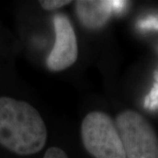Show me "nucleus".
Listing matches in <instances>:
<instances>
[{"instance_id": "1", "label": "nucleus", "mask_w": 158, "mask_h": 158, "mask_svg": "<svg viewBox=\"0 0 158 158\" xmlns=\"http://www.w3.org/2000/svg\"><path fill=\"white\" fill-rule=\"evenodd\" d=\"M48 130L39 112L27 102L0 97V145L19 156H32L45 147Z\"/></svg>"}, {"instance_id": "2", "label": "nucleus", "mask_w": 158, "mask_h": 158, "mask_svg": "<svg viewBox=\"0 0 158 158\" xmlns=\"http://www.w3.org/2000/svg\"><path fill=\"white\" fill-rule=\"evenodd\" d=\"M81 135L86 151L94 158H127L116 124L106 113H88L82 122Z\"/></svg>"}, {"instance_id": "3", "label": "nucleus", "mask_w": 158, "mask_h": 158, "mask_svg": "<svg viewBox=\"0 0 158 158\" xmlns=\"http://www.w3.org/2000/svg\"><path fill=\"white\" fill-rule=\"evenodd\" d=\"M115 124L127 158H158V136L141 114L125 110L116 117Z\"/></svg>"}, {"instance_id": "4", "label": "nucleus", "mask_w": 158, "mask_h": 158, "mask_svg": "<svg viewBox=\"0 0 158 158\" xmlns=\"http://www.w3.org/2000/svg\"><path fill=\"white\" fill-rule=\"evenodd\" d=\"M56 42L47 59V67L51 71H62L69 68L78 56L77 40L72 24L62 13L54 16Z\"/></svg>"}, {"instance_id": "5", "label": "nucleus", "mask_w": 158, "mask_h": 158, "mask_svg": "<svg viewBox=\"0 0 158 158\" xmlns=\"http://www.w3.org/2000/svg\"><path fill=\"white\" fill-rule=\"evenodd\" d=\"M76 12L80 23L90 30L104 27L113 13L111 0H78Z\"/></svg>"}, {"instance_id": "6", "label": "nucleus", "mask_w": 158, "mask_h": 158, "mask_svg": "<svg viewBox=\"0 0 158 158\" xmlns=\"http://www.w3.org/2000/svg\"><path fill=\"white\" fill-rule=\"evenodd\" d=\"M154 77L155 83L152 89L144 99V107L149 111L158 110V69L155 71Z\"/></svg>"}, {"instance_id": "7", "label": "nucleus", "mask_w": 158, "mask_h": 158, "mask_svg": "<svg viewBox=\"0 0 158 158\" xmlns=\"http://www.w3.org/2000/svg\"><path fill=\"white\" fill-rule=\"evenodd\" d=\"M136 27L141 31H158V16L149 15L140 19L136 23Z\"/></svg>"}, {"instance_id": "8", "label": "nucleus", "mask_w": 158, "mask_h": 158, "mask_svg": "<svg viewBox=\"0 0 158 158\" xmlns=\"http://www.w3.org/2000/svg\"><path fill=\"white\" fill-rule=\"evenodd\" d=\"M40 6L45 11H55L62 8L63 6L71 4L69 0H42L40 2Z\"/></svg>"}, {"instance_id": "9", "label": "nucleus", "mask_w": 158, "mask_h": 158, "mask_svg": "<svg viewBox=\"0 0 158 158\" xmlns=\"http://www.w3.org/2000/svg\"><path fill=\"white\" fill-rule=\"evenodd\" d=\"M43 158H69L67 154L62 149L56 147L49 148L47 151Z\"/></svg>"}, {"instance_id": "10", "label": "nucleus", "mask_w": 158, "mask_h": 158, "mask_svg": "<svg viewBox=\"0 0 158 158\" xmlns=\"http://www.w3.org/2000/svg\"><path fill=\"white\" fill-rule=\"evenodd\" d=\"M129 2L123 0H111V6L113 8V12L115 14H120L127 10Z\"/></svg>"}, {"instance_id": "11", "label": "nucleus", "mask_w": 158, "mask_h": 158, "mask_svg": "<svg viewBox=\"0 0 158 158\" xmlns=\"http://www.w3.org/2000/svg\"><path fill=\"white\" fill-rule=\"evenodd\" d=\"M155 50H156V54L158 55V41L155 44Z\"/></svg>"}]
</instances>
